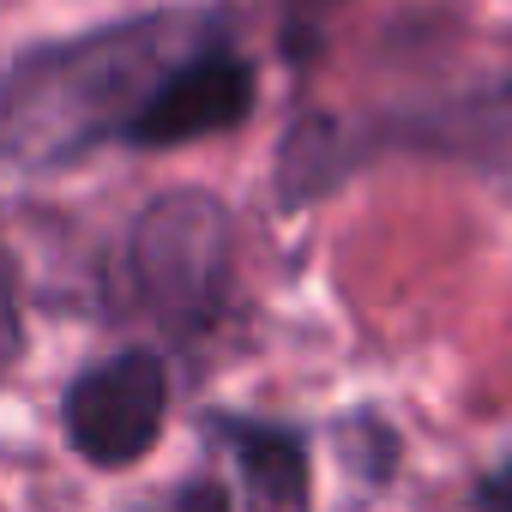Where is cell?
<instances>
[{
	"instance_id": "cell-1",
	"label": "cell",
	"mask_w": 512,
	"mask_h": 512,
	"mask_svg": "<svg viewBox=\"0 0 512 512\" xmlns=\"http://www.w3.org/2000/svg\"><path fill=\"white\" fill-rule=\"evenodd\" d=\"M217 25L229 19L169 7L25 49L0 73V163L55 169L121 139L145 109V97L157 91V79Z\"/></svg>"
},
{
	"instance_id": "cell-2",
	"label": "cell",
	"mask_w": 512,
	"mask_h": 512,
	"mask_svg": "<svg viewBox=\"0 0 512 512\" xmlns=\"http://www.w3.org/2000/svg\"><path fill=\"white\" fill-rule=\"evenodd\" d=\"M235 290V217L217 193L175 187L151 199L121 253H115V302L157 326L175 344L205 338Z\"/></svg>"
},
{
	"instance_id": "cell-3",
	"label": "cell",
	"mask_w": 512,
	"mask_h": 512,
	"mask_svg": "<svg viewBox=\"0 0 512 512\" xmlns=\"http://www.w3.org/2000/svg\"><path fill=\"white\" fill-rule=\"evenodd\" d=\"M253 103H260L253 61L229 43V25H217L199 49H187L157 79V91L145 97V109L133 115L121 145L175 151V145H193V139H217V133H235L253 115Z\"/></svg>"
},
{
	"instance_id": "cell-4",
	"label": "cell",
	"mask_w": 512,
	"mask_h": 512,
	"mask_svg": "<svg viewBox=\"0 0 512 512\" xmlns=\"http://www.w3.org/2000/svg\"><path fill=\"white\" fill-rule=\"evenodd\" d=\"M163 416H169V368L157 350L103 356L61 398V428H67L73 452L103 470L145 458L163 434Z\"/></svg>"
},
{
	"instance_id": "cell-5",
	"label": "cell",
	"mask_w": 512,
	"mask_h": 512,
	"mask_svg": "<svg viewBox=\"0 0 512 512\" xmlns=\"http://www.w3.org/2000/svg\"><path fill=\"white\" fill-rule=\"evenodd\" d=\"M205 434L235 458L247 512H314V446L296 422L211 410Z\"/></svg>"
},
{
	"instance_id": "cell-6",
	"label": "cell",
	"mask_w": 512,
	"mask_h": 512,
	"mask_svg": "<svg viewBox=\"0 0 512 512\" xmlns=\"http://www.w3.org/2000/svg\"><path fill=\"white\" fill-rule=\"evenodd\" d=\"M139 512H235V506H229V488L217 476H187V482H175L163 500H151Z\"/></svg>"
},
{
	"instance_id": "cell-7",
	"label": "cell",
	"mask_w": 512,
	"mask_h": 512,
	"mask_svg": "<svg viewBox=\"0 0 512 512\" xmlns=\"http://www.w3.org/2000/svg\"><path fill=\"white\" fill-rule=\"evenodd\" d=\"M25 350V320H19V278H13V260L0 247V374L13 368V356Z\"/></svg>"
},
{
	"instance_id": "cell-8",
	"label": "cell",
	"mask_w": 512,
	"mask_h": 512,
	"mask_svg": "<svg viewBox=\"0 0 512 512\" xmlns=\"http://www.w3.org/2000/svg\"><path fill=\"white\" fill-rule=\"evenodd\" d=\"M470 506L476 512H512V458H500L494 470H482L470 482Z\"/></svg>"
},
{
	"instance_id": "cell-9",
	"label": "cell",
	"mask_w": 512,
	"mask_h": 512,
	"mask_svg": "<svg viewBox=\"0 0 512 512\" xmlns=\"http://www.w3.org/2000/svg\"><path fill=\"white\" fill-rule=\"evenodd\" d=\"M326 7H338V0H290V13H296V31H308Z\"/></svg>"
}]
</instances>
